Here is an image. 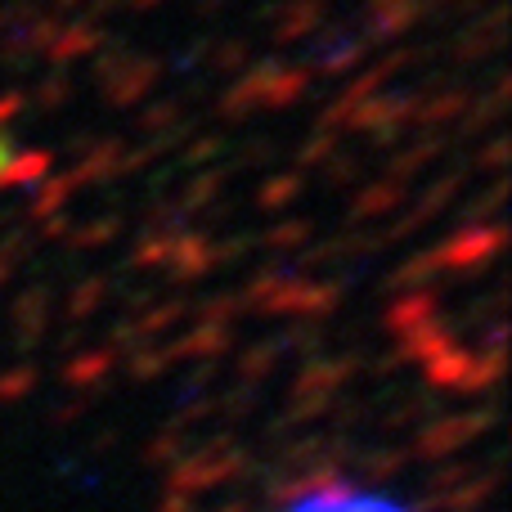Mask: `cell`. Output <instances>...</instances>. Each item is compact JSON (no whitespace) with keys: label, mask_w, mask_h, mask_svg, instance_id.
Returning <instances> with one entry per match:
<instances>
[{"label":"cell","mask_w":512,"mask_h":512,"mask_svg":"<svg viewBox=\"0 0 512 512\" xmlns=\"http://www.w3.org/2000/svg\"><path fill=\"white\" fill-rule=\"evenodd\" d=\"M283 512H414V508H405L400 499L382 495V490L355 486L346 477H319L310 486H301L283 504Z\"/></svg>","instance_id":"cell-1"}]
</instances>
